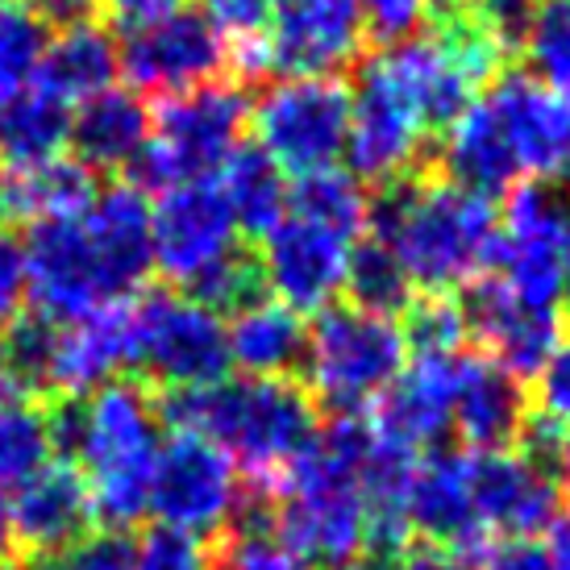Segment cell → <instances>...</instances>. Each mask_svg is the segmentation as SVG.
<instances>
[{
  "label": "cell",
  "mask_w": 570,
  "mask_h": 570,
  "mask_svg": "<svg viewBox=\"0 0 570 570\" xmlns=\"http://www.w3.org/2000/svg\"><path fill=\"white\" fill-rule=\"evenodd\" d=\"M500 213L488 196L450 179H396L371 200L366 229L400 263L412 287L445 296L488 271Z\"/></svg>",
  "instance_id": "cell-1"
},
{
  "label": "cell",
  "mask_w": 570,
  "mask_h": 570,
  "mask_svg": "<svg viewBox=\"0 0 570 570\" xmlns=\"http://www.w3.org/2000/svg\"><path fill=\"white\" fill-rule=\"evenodd\" d=\"M55 445L71 454L88 479L92 512L109 529H126L150 512V479L159 462V409L134 380H112L88 400H59L50 409Z\"/></svg>",
  "instance_id": "cell-2"
},
{
  "label": "cell",
  "mask_w": 570,
  "mask_h": 570,
  "mask_svg": "<svg viewBox=\"0 0 570 570\" xmlns=\"http://www.w3.org/2000/svg\"><path fill=\"white\" fill-rule=\"evenodd\" d=\"M163 416L175 429L205 433L234 459L238 471L263 491L279 488L287 466L301 459L304 445L317 438V404L292 380L267 375H238L205 387L171 392Z\"/></svg>",
  "instance_id": "cell-3"
},
{
  "label": "cell",
  "mask_w": 570,
  "mask_h": 570,
  "mask_svg": "<svg viewBox=\"0 0 570 570\" xmlns=\"http://www.w3.org/2000/svg\"><path fill=\"white\" fill-rule=\"evenodd\" d=\"M371 445V421L337 416V425L317 433L304 454L279 479V521L275 529L308 562L342 567L366 550L371 512H366L363 462Z\"/></svg>",
  "instance_id": "cell-4"
},
{
  "label": "cell",
  "mask_w": 570,
  "mask_h": 570,
  "mask_svg": "<svg viewBox=\"0 0 570 570\" xmlns=\"http://www.w3.org/2000/svg\"><path fill=\"white\" fill-rule=\"evenodd\" d=\"M404 363H409V342L396 317H383L358 304L321 308L304 346V366L313 383L308 396H317L342 416H358L363 409L380 404Z\"/></svg>",
  "instance_id": "cell-5"
},
{
  "label": "cell",
  "mask_w": 570,
  "mask_h": 570,
  "mask_svg": "<svg viewBox=\"0 0 570 570\" xmlns=\"http://www.w3.org/2000/svg\"><path fill=\"white\" fill-rule=\"evenodd\" d=\"M250 121V100L238 83H200L188 92L163 96L150 117V138L134 163L138 188H175L188 179H213L222 163L242 146Z\"/></svg>",
  "instance_id": "cell-6"
},
{
  "label": "cell",
  "mask_w": 570,
  "mask_h": 570,
  "mask_svg": "<svg viewBox=\"0 0 570 570\" xmlns=\"http://www.w3.org/2000/svg\"><path fill=\"white\" fill-rule=\"evenodd\" d=\"M250 126L284 175L330 171L346 159L350 88L337 76H279L254 100Z\"/></svg>",
  "instance_id": "cell-7"
},
{
  "label": "cell",
  "mask_w": 570,
  "mask_h": 570,
  "mask_svg": "<svg viewBox=\"0 0 570 570\" xmlns=\"http://www.w3.org/2000/svg\"><path fill=\"white\" fill-rule=\"evenodd\" d=\"M129 366L167 392L217 383L229 371L222 313L188 292H155L129 304Z\"/></svg>",
  "instance_id": "cell-8"
},
{
  "label": "cell",
  "mask_w": 570,
  "mask_h": 570,
  "mask_svg": "<svg viewBox=\"0 0 570 570\" xmlns=\"http://www.w3.org/2000/svg\"><path fill=\"white\" fill-rule=\"evenodd\" d=\"M567 250L570 196L546 179L517 184L495 225V246L488 258V267H495L491 279H500L524 301L558 304L567 279Z\"/></svg>",
  "instance_id": "cell-9"
},
{
  "label": "cell",
  "mask_w": 570,
  "mask_h": 570,
  "mask_svg": "<svg viewBox=\"0 0 570 570\" xmlns=\"http://www.w3.org/2000/svg\"><path fill=\"white\" fill-rule=\"evenodd\" d=\"M150 512L159 524L208 538L234 524L242 512V471L205 433L175 429L159 445L150 479Z\"/></svg>",
  "instance_id": "cell-10"
},
{
  "label": "cell",
  "mask_w": 570,
  "mask_h": 570,
  "mask_svg": "<svg viewBox=\"0 0 570 570\" xmlns=\"http://www.w3.org/2000/svg\"><path fill=\"white\" fill-rule=\"evenodd\" d=\"M429 142L425 117L416 112L409 92L400 88L392 67L375 50L358 71V83L350 92V138L346 159L358 184H396L416 167Z\"/></svg>",
  "instance_id": "cell-11"
},
{
  "label": "cell",
  "mask_w": 570,
  "mask_h": 570,
  "mask_svg": "<svg viewBox=\"0 0 570 570\" xmlns=\"http://www.w3.org/2000/svg\"><path fill=\"white\" fill-rule=\"evenodd\" d=\"M363 234L287 208L284 222L263 234L258 271L275 301L296 313H321L346 292L350 254Z\"/></svg>",
  "instance_id": "cell-12"
},
{
  "label": "cell",
  "mask_w": 570,
  "mask_h": 570,
  "mask_svg": "<svg viewBox=\"0 0 570 570\" xmlns=\"http://www.w3.org/2000/svg\"><path fill=\"white\" fill-rule=\"evenodd\" d=\"M21 250H26V301L50 325H71L109 304H121L80 217L33 222Z\"/></svg>",
  "instance_id": "cell-13"
},
{
  "label": "cell",
  "mask_w": 570,
  "mask_h": 570,
  "mask_svg": "<svg viewBox=\"0 0 570 570\" xmlns=\"http://www.w3.org/2000/svg\"><path fill=\"white\" fill-rule=\"evenodd\" d=\"M150 246L155 267L188 292H196L222 263H229L242 246L217 179H188L163 188V200L150 208Z\"/></svg>",
  "instance_id": "cell-14"
},
{
  "label": "cell",
  "mask_w": 570,
  "mask_h": 570,
  "mask_svg": "<svg viewBox=\"0 0 570 570\" xmlns=\"http://www.w3.org/2000/svg\"><path fill=\"white\" fill-rule=\"evenodd\" d=\"M475 517L488 541H533L562 517V483L538 450L471 454Z\"/></svg>",
  "instance_id": "cell-15"
},
{
  "label": "cell",
  "mask_w": 570,
  "mask_h": 570,
  "mask_svg": "<svg viewBox=\"0 0 570 570\" xmlns=\"http://www.w3.org/2000/svg\"><path fill=\"white\" fill-rule=\"evenodd\" d=\"M222 33L208 26L205 13L191 9H171V13L155 17L146 26H134L121 47V71L138 92L175 96L213 83L225 71Z\"/></svg>",
  "instance_id": "cell-16"
},
{
  "label": "cell",
  "mask_w": 570,
  "mask_h": 570,
  "mask_svg": "<svg viewBox=\"0 0 570 570\" xmlns=\"http://www.w3.org/2000/svg\"><path fill=\"white\" fill-rule=\"evenodd\" d=\"M366 47L358 0H275L263 67L284 76H337Z\"/></svg>",
  "instance_id": "cell-17"
},
{
  "label": "cell",
  "mask_w": 570,
  "mask_h": 570,
  "mask_svg": "<svg viewBox=\"0 0 570 570\" xmlns=\"http://www.w3.org/2000/svg\"><path fill=\"white\" fill-rule=\"evenodd\" d=\"M488 109L504 129L521 175L558 184L570 179V96L524 71H504L488 83Z\"/></svg>",
  "instance_id": "cell-18"
},
{
  "label": "cell",
  "mask_w": 570,
  "mask_h": 570,
  "mask_svg": "<svg viewBox=\"0 0 570 570\" xmlns=\"http://www.w3.org/2000/svg\"><path fill=\"white\" fill-rule=\"evenodd\" d=\"M462 313H466L471 337L512 380H538V371L550 363V354L562 342L558 304L524 301L517 292H508L500 279H479Z\"/></svg>",
  "instance_id": "cell-19"
},
{
  "label": "cell",
  "mask_w": 570,
  "mask_h": 570,
  "mask_svg": "<svg viewBox=\"0 0 570 570\" xmlns=\"http://www.w3.org/2000/svg\"><path fill=\"white\" fill-rule=\"evenodd\" d=\"M409 533L462 558L488 550V538L475 517L471 450H438L416 459L409 483Z\"/></svg>",
  "instance_id": "cell-20"
},
{
  "label": "cell",
  "mask_w": 570,
  "mask_h": 570,
  "mask_svg": "<svg viewBox=\"0 0 570 570\" xmlns=\"http://www.w3.org/2000/svg\"><path fill=\"white\" fill-rule=\"evenodd\" d=\"M462 358H466V350H459V354H412V363H404L396 383L380 396V412L371 425L412 454L442 442L450 433V416H454Z\"/></svg>",
  "instance_id": "cell-21"
},
{
  "label": "cell",
  "mask_w": 570,
  "mask_h": 570,
  "mask_svg": "<svg viewBox=\"0 0 570 570\" xmlns=\"http://www.w3.org/2000/svg\"><path fill=\"white\" fill-rule=\"evenodd\" d=\"M129 366V304H109L71 325H50L47 387L63 400L92 396Z\"/></svg>",
  "instance_id": "cell-22"
},
{
  "label": "cell",
  "mask_w": 570,
  "mask_h": 570,
  "mask_svg": "<svg viewBox=\"0 0 570 570\" xmlns=\"http://www.w3.org/2000/svg\"><path fill=\"white\" fill-rule=\"evenodd\" d=\"M13 508L17 546H30L38 554H50L67 541H76L92 521V491L76 462L50 459L33 479H26L17 495L9 500Z\"/></svg>",
  "instance_id": "cell-23"
},
{
  "label": "cell",
  "mask_w": 570,
  "mask_h": 570,
  "mask_svg": "<svg viewBox=\"0 0 570 570\" xmlns=\"http://www.w3.org/2000/svg\"><path fill=\"white\" fill-rule=\"evenodd\" d=\"M83 229L92 238L105 275H109L117 301H126L134 287L155 267V246H150V205L138 184H112L96 191L92 205L80 213Z\"/></svg>",
  "instance_id": "cell-24"
},
{
  "label": "cell",
  "mask_w": 570,
  "mask_h": 570,
  "mask_svg": "<svg viewBox=\"0 0 570 570\" xmlns=\"http://www.w3.org/2000/svg\"><path fill=\"white\" fill-rule=\"evenodd\" d=\"M450 429L459 433L471 454L512 450L529 429V409L521 396V380H512L504 366L491 358H462L459 396Z\"/></svg>",
  "instance_id": "cell-25"
},
{
  "label": "cell",
  "mask_w": 570,
  "mask_h": 570,
  "mask_svg": "<svg viewBox=\"0 0 570 570\" xmlns=\"http://www.w3.org/2000/svg\"><path fill=\"white\" fill-rule=\"evenodd\" d=\"M146 138H150V109L129 88H105L92 100L71 109V134L67 146L88 171H126L138 163Z\"/></svg>",
  "instance_id": "cell-26"
},
{
  "label": "cell",
  "mask_w": 570,
  "mask_h": 570,
  "mask_svg": "<svg viewBox=\"0 0 570 570\" xmlns=\"http://www.w3.org/2000/svg\"><path fill=\"white\" fill-rule=\"evenodd\" d=\"M442 171L450 184H459L479 196H504L521 184V167L508 150V138L488 100L475 96L466 109L442 129Z\"/></svg>",
  "instance_id": "cell-27"
},
{
  "label": "cell",
  "mask_w": 570,
  "mask_h": 570,
  "mask_svg": "<svg viewBox=\"0 0 570 570\" xmlns=\"http://www.w3.org/2000/svg\"><path fill=\"white\" fill-rule=\"evenodd\" d=\"M225 346H229V366L242 375H267V380H287L304 363L308 330L296 308L275 301L263 292L258 301L242 304L225 325Z\"/></svg>",
  "instance_id": "cell-28"
},
{
  "label": "cell",
  "mask_w": 570,
  "mask_h": 570,
  "mask_svg": "<svg viewBox=\"0 0 570 570\" xmlns=\"http://www.w3.org/2000/svg\"><path fill=\"white\" fill-rule=\"evenodd\" d=\"M117 76H121L117 38L96 21H76V26H59V33H50V47L33 83H42L50 96H59L63 105L76 109L96 92L112 88Z\"/></svg>",
  "instance_id": "cell-29"
},
{
  "label": "cell",
  "mask_w": 570,
  "mask_h": 570,
  "mask_svg": "<svg viewBox=\"0 0 570 570\" xmlns=\"http://www.w3.org/2000/svg\"><path fill=\"white\" fill-rule=\"evenodd\" d=\"M71 105L30 83L13 96H0V167L21 171L67 150Z\"/></svg>",
  "instance_id": "cell-30"
},
{
  "label": "cell",
  "mask_w": 570,
  "mask_h": 570,
  "mask_svg": "<svg viewBox=\"0 0 570 570\" xmlns=\"http://www.w3.org/2000/svg\"><path fill=\"white\" fill-rule=\"evenodd\" d=\"M222 188L225 205L234 213V225L246 238H263L275 225L284 222L287 213V175L279 171V163L271 159L258 146H238L229 159L222 163V171L213 175Z\"/></svg>",
  "instance_id": "cell-31"
},
{
  "label": "cell",
  "mask_w": 570,
  "mask_h": 570,
  "mask_svg": "<svg viewBox=\"0 0 570 570\" xmlns=\"http://www.w3.org/2000/svg\"><path fill=\"white\" fill-rule=\"evenodd\" d=\"M96 179L76 155H55L21 171H9V213H21L30 222H67L80 217L92 205Z\"/></svg>",
  "instance_id": "cell-32"
},
{
  "label": "cell",
  "mask_w": 570,
  "mask_h": 570,
  "mask_svg": "<svg viewBox=\"0 0 570 570\" xmlns=\"http://www.w3.org/2000/svg\"><path fill=\"white\" fill-rule=\"evenodd\" d=\"M55 454H59V445H55L50 409H38L30 400L0 404V491H17Z\"/></svg>",
  "instance_id": "cell-33"
},
{
  "label": "cell",
  "mask_w": 570,
  "mask_h": 570,
  "mask_svg": "<svg viewBox=\"0 0 570 570\" xmlns=\"http://www.w3.org/2000/svg\"><path fill=\"white\" fill-rule=\"evenodd\" d=\"M50 26L26 0H0V96H13L38 80Z\"/></svg>",
  "instance_id": "cell-34"
},
{
  "label": "cell",
  "mask_w": 570,
  "mask_h": 570,
  "mask_svg": "<svg viewBox=\"0 0 570 570\" xmlns=\"http://www.w3.org/2000/svg\"><path fill=\"white\" fill-rule=\"evenodd\" d=\"M346 292H350V304L383 313V317H396V313H404L412 304L409 275L400 271L396 258L383 250L375 238H358V246L350 254Z\"/></svg>",
  "instance_id": "cell-35"
},
{
  "label": "cell",
  "mask_w": 570,
  "mask_h": 570,
  "mask_svg": "<svg viewBox=\"0 0 570 570\" xmlns=\"http://www.w3.org/2000/svg\"><path fill=\"white\" fill-rule=\"evenodd\" d=\"M521 42L529 50L533 76L570 96V0H541Z\"/></svg>",
  "instance_id": "cell-36"
},
{
  "label": "cell",
  "mask_w": 570,
  "mask_h": 570,
  "mask_svg": "<svg viewBox=\"0 0 570 570\" xmlns=\"http://www.w3.org/2000/svg\"><path fill=\"white\" fill-rule=\"evenodd\" d=\"M200 13L208 17L213 30L222 33L225 50L238 55V63L246 71H267L263 67V47H267L275 0H205Z\"/></svg>",
  "instance_id": "cell-37"
},
{
  "label": "cell",
  "mask_w": 570,
  "mask_h": 570,
  "mask_svg": "<svg viewBox=\"0 0 570 570\" xmlns=\"http://www.w3.org/2000/svg\"><path fill=\"white\" fill-rule=\"evenodd\" d=\"M404 342L412 354H459L466 350V313L450 296H421L404 308Z\"/></svg>",
  "instance_id": "cell-38"
},
{
  "label": "cell",
  "mask_w": 570,
  "mask_h": 570,
  "mask_svg": "<svg viewBox=\"0 0 570 570\" xmlns=\"http://www.w3.org/2000/svg\"><path fill=\"white\" fill-rule=\"evenodd\" d=\"M213 570H308V558L296 554L275 524L254 517L238 524V533L225 546L222 567Z\"/></svg>",
  "instance_id": "cell-39"
},
{
  "label": "cell",
  "mask_w": 570,
  "mask_h": 570,
  "mask_svg": "<svg viewBox=\"0 0 570 570\" xmlns=\"http://www.w3.org/2000/svg\"><path fill=\"white\" fill-rule=\"evenodd\" d=\"M38 570H134V541L121 529L80 533L76 541L42 554Z\"/></svg>",
  "instance_id": "cell-40"
},
{
  "label": "cell",
  "mask_w": 570,
  "mask_h": 570,
  "mask_svg": "<svg viewBox=\"0 0 570 570\" xmlns=\"http://www.w3.org/2000/svg\"><path fill=\"white\" fill-rule=\"evenodd\" d=\"M134 570H213L205 538L159 524L142 541H134Z\"/></svg>",
  "instance_id": "cell-41"
},
{
  "label": "cell",
  "mask_w": 570,
  "mask_h": 570,
  "mask_svg": "<svg viewBox=\"0 0 570 570\" xmlns=\"http://www.w3.org/2000/svg\"><path fill=\"white\" fill-rule=\"evenodd\" d=\"M538 412L550 429H570V337L558 342L550 363L538 371Z\"/></svg>",
  "instance_id": "cell-42"
},
{
  "label": "cell",
  "mask_w": 570,
  "mask_h": 570,
  "mask_svg": "<svg viewBox=\"0 0 570 570\" xmlns=\"http://www.w3.org/2000/svg\"><path fill=\"white\" fill-rule=\"evenodd\" d=\"M358 9H363L366 33H375L383 42H400L416 30L425 0H358Z\"/></svg>",
  "instance_id": "cell-43"
},
{
  "label": "cell",
  "mask_w": 570,
  "mask_h": 570,
  "mask_svg": "<svg viewBox=\"0 0 570 570\" xmlns=\"http://www.w3.org/2000/svg\"><path fill=\"white\" fill-rule=\"evenodd\" d=\"M541 0H471V13L488 26L504 47H517L529 30V21L538 13Z\"/></svg>",
  "instance_id": "cell-44"
},
{
  "label": "cell",
  "mask_w": 570,
  "mask_h": 570,
  "mask_svg": "<svg viewBox=\"0 0 570 570\" xmlns=\"http://www.w3.org/2000/svg\"><path fill=\"white\" fill-rule=\"evenodd\" d=\"M26 304V250L13 234L0 229V330L21 317Z\"/></svg>",
  "instance_id": "cell-45"
},
{
  "label": "cell",
  "mask_w": 570,
  "mask_h": 570,
  "mask_svg": "<svg viewBox=\"0 0 570 570\" xmlns=\"http://www.w3.org/2000/svg\"><path fill=\"white\" fill-rule=\"evenodd\" d=\"M483 570H550V554L538 541H504L488 554Z\"/></svg>",
  "instance_id": "cell-46"
},
{
  "label": "cell",
  "mask_w": 570,
  "mask_h": 570,
  "mask_svg": "<svg viewBox=\"0 0 570 570\" xmlns=\"http://www.w3.org/2000/svg\"><path fill=\"white\" fill-rule=\"evenodd\" d=\"M100 4H105L121 26L134 30V26H146V21H155V17L179 9L184 0H100Z\"/></svg>",
  "instance_id": "cell-47"
},
{
  "label": "cell",
  "mask_w": 570,
  "mask_h": 570,
  "mask_svg": "<svg viewBox=\"0 0 570 570\" xmlns=\"http://www.w3.org/2000/svg\"><path fill=\"white\" fill-rule=\"evenodd\" d=\"M47 26H76L100 9V0H26Z\"/></svg>",
  "instance_id": "cell-48"
},
{
  "label": "cell",
  "mask_w": 570,
  "mask_h": 570,
  "mask_svg": "<svg viewBox=\"0 0 570 570\" xmlns=\"http://www.w3.org/2000/svg\"><path fill=\"white\" fill-rule=\"evenodd\" d=\"M396 570H475V567H471V558L454 554V550L421 546V550H409V554H400Z\"/></svg>",
  "instance_id": "cell-49"
},
{
  "label": "cell",
  "mask_w": 570,
  "mask_h": 570,
  "mask_svg": "<svg viewBox=\"0 0 570 570\" xmlns=\"http://www.w3.org/2000/svg\"><path fill=\"white\" fill-rule=\"evenodd\" d=\"M541 438H533V442H541V454L550 459V466H554V475L562 488H570V429H550L546 421H541Z\"/></svg>",
  "instance_id": "cell-50"
},
{
  "label": "cell",
  "mask_w": 570,
  "mask_h": 570,
  "mask_svg": "<svg viewBox=\"0 0 570 570\" xmlns=\"http://www.w3.org/2000/svg\"><path fill=\"white\" fill-rule=\"evenodd\" d=\"M21 392H30V387L21 380V366H17V354L9 346V333H0V404L21 400Z\"/></svg>",
  "instance_id": "cell-51"
},
{
  "label": "cell",
  "mask_w": 570,
  "mask_h": 570,
  "mask_svg": "<svg viewBox=\"0 0 570 570\" xmlns=\"http://www.w3.org/2000/svg\"><path fill=\"white\" fill-rule=\"evenodd\" d=\"M546 554H550V570H570V521L567 517H558L550 524V546H546Z\"/></svg>",
  "instance_id": "cell-52"
},
{
  "label": "cell",
  "mask_w": 570,
  "mask_h": 570,
  "mask_svg": "<svg viewBox=\"0 0 570 570\" xmlns=\"http://www.w3.org/2000/svg\"><path fill=\"white\" fill-rule=\"evenodd\" d=\"M17 550V529H13V508H9V495L0 491V562H9Z\"/></svg>",
  "instance_id": "cell-53"
},
{
  "label": "cell",
  "mask_w": 570,
  "mask_h": 570,
  "mask_svg": "<svg viewBox=\"0 0 570 570\" xmlns=\"http://www.w3.org/2000/svg\"><path fill=\"white\" fill-rule=\"evenodd\" d=\"M471 0H425V9H438V13H459Z\"/></svg>",
  "instance_id": "cell-54"
},
{
  "label": "cell",
  "mask_w": 570,
  "mask_h": 570,
  "mask_svg": "<svg viewBox=\"0 0 570 570\" xmlns=\"http://www.w3.org/2000/svg\"><path fill=\"white\" fill-rule=\"evenodd\" d=\"M9 213V171L0 167V217Z\"/></svg>",
  "instance_id": "cell-55"
},
{
  "label": "cell",
  "mask_w": 570,
  "mask_h": 570,
  "mask_svg": "<svg viewBox=\"0 0 570 570\" xmlns=\"http://www.w3.org/2000/svg\"><path fill=\"white\" fill-rule=\"evenodd\" d=\"M330 570H383V567H363V562H342V567H330Z\"/></svg>",
  "instance_id": "cell-56"
},
{
  "label": "cell",
  "mask_w": 570,
  "mask_h": 570,
  "mask_svg": "<svg viewBox=\"0 0 570 570\" xmlns=\"http://www.w3.org/2000/svg\"><path fill=\"white\" fill-rule=\"evenodd\" d=\"M562 296L570 301V250H567V279H562Z\"/></svg>",
  "instance_id": "cell-57"
}]
</instances>
